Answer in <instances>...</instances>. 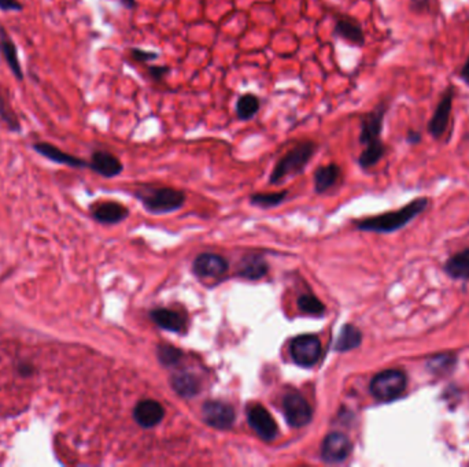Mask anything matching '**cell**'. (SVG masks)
I'll return each mask as SVG.
<instances>
[{
  "mask_svg": "<svg viewBox=\"0 0 469 467\" xmlns=\"http://www.w3.org/2000/svg\"><path fill=\"white\" fill-rule=\"evenodd\" d=\"M428 203H429V200L426 197L414 199L407 205L402 207L400 210L362 219L357 223V227L359 230L374 231V233L395 231V230L406 226L418 214H421L428 207Z\"/></svg>",
  "mask_w": 469,
  "mask_h": 467,
  "instance_id": "1",
  "label": "cell"
},
{
  "mask_svg": "<svg viewBox=\"0 0 469 467\" xmlns=\"http://www.w3.org/2000/svg\"><path fill=\"white\" fill-rule=\"evenodd\" d=\"M315 149L317 145L313 141H303L300 144H296L284 156L278 159V162L272 170L269 182L278 184L288 177H293L303 173L307 163L313 157Z\"/></svg>",
  "mask_w": 469,
  "mask_h": 467,
  "instance_id": "2",
  "label": "cell"
},
{
  "mask_svg": "<svg viewBox=\"0 0 469 467\" xmlns=\"http://www.w3.org/2000/svg\"><path fill=\"white\" fill-rule=\"evenodd\" d=\"M136 197L143 203L144 208L152 214H167L182 207L185 194L181 190L167 186H144L136 192Z\"/></svg>",
  "mask_w": 469,
  "mask_h": 467,
  "instance_id": "3",
  "label": "cell"
},
{
  "mask_svg": "<svg viewBox=\"0 0 469 467\" xmlns=\"http://www.w3.org/2000/svg\"><path fill=\"white\" fill-rule=\"evenodd\" d=\"M407 386V377L402 370L389 368L376 374L369 385L372 396L378 401H392L402 396Z\"/></svg>",
  "mask_w": 469,
  "mask_h": 467,
  "instance_id": "4",
  "label": "cell"
},
{
  "mask_svg": "<svg viewBox=\"0 0 469 467\" xmlns=\"http://www.w3.org/2000/svg\"><path fill=\"white\" fill-rule=\"evenodd\" d=\"M289 353L298 366L313 367L321 356V341L314 334L296 336L289 344Z\"/></svg>",
  "mask_w": 469,
  "mask_h": 467,
  "instance_id": "5",
  "label": "cell"
},
{
  "mask_svg": "<svg viewBox=\"0 0 469 467\" xmlns=\"http://www.w3.org/2000/svg\"><path fill=\"white\" fill-rule=\"evenodd\" d=\"M454 96H455V89L454 86H447L444 89V92L442 93L435 111L428 122V133L435 138H440L443 137V134L446 133L448 123H450V118H451V111H453V104H454Z\"/></svg>",
  "mask_w": 469,
  "mask_h": 467,
  "instance_id": "6",
  "label": "cell"
},
{
  "mask_svg": "<svg viewBox=\"0 0 469 467\" xmlns=\"http://www.w3.org/2000/svg\"><path fill=\"white\" fill-rule=\"evenodd\" d=\"M388 111V103H378L372 111L365 114L361 119V130H359V142L362 145H368L372 142L381 141V131L384 126V118Z\"/></svg>",
  "mask_w": 469,
  "mask_h": 467,
  "instance_id": "7",
  "label": "cell"
},
{
  "mask_svg": "<svg viewBox=\"0 0 469 467\" xmlns=\"http://www.w3.org/2000/svg\"><path fill=\"white\" fill-rule=\"evenodd\" d=\"M282 411L288 425L292 427H303L310 423L313 418L311 407L306 399L296 392H288L284 396Z\"/></svg>",
  "mask_w": 469,
  "mask_h": 467,
  "instance_id": "8",
  "label": "cell"
},
{
  "mask_svg": "<svg viewBox=\"0 0 469 467\" xmlns=\"http://www.w3.org/2000/svg\"><path fill=\"white\" fill-rule=\"evenodd\" d=\"M202 418L208 426L226 430L233 426L236 415L230 404L217 400H207L202 405Z\"/></svg>",
  "mask_w": 469,
  "mask_h": 467,
  "instance_id": "9",
  "label": "cell"
},
{
  "mask_svg": "<svg viewBox=\"0 0 469 467\" xmlns=\"http://www.w3.org/2000/svg\"><path fill=\"white\" fill-rule=\"evenodd\" d=\"M352 444L350 438L339 431L329 433L321 444V459L325 463H341L351 453Z\"/></svg>",
  "mask_w": 469,
  "mask_h": 467,
  "instance_id": "10",
  "label": "cell"
},
{
  "mask_svg": "<svg viewBox=\"0 0 469 467\" xmlns=\"http://www.w3.org/2000/svg\"><path fill=\"white\" fill-rule=\"evenodd\" d=\"M247 419H248V425L251 426V429L262 440L272 441L277 437L278 427L276 425V420L263 405L261 404L252 405L247 412Z\"/></svg>",
  "mask_w": 469,
  "mask_h": 467,
  "instance_id": "11",
  "label": "cell"
},
{
  "mask_svg": "<svg viewBox=\"0 0 469 467\" xmlns=\"http://www.w3.org/2000/svg\"><path fill=\"white\" fill-rule=\"evenodd\" d=\"M228 262L225 257L215 253H202L192 264V271L199 278H215L222 275L228 270Z\"/></svg>",
  "mask_w": 469,
  "mask_h": 467,
  "instance_id": "12",
  "label": "cell"
},
{
  "mask_svg": "<svg viewBox=\"0 0 469 467\" xmlns=\"http://www.w3.org/2000/svg\"><path fill=\"white\" fill-rule=\"evenodd\" d=\"M165 416V409L160 403L155 400H141L133 409V418L141 427H154Z\"/></svg>",
  "mask_w": 469,
  "mask_h": 467,
  "instance_id": "13",
  "label": "cell"
},
{
  "mask_svg": "<svg viewBox=\"0 0 469 467\" xmlns=\"http://www.w3.org/2000/svg\"><path fill=\"white\" fill-rule=\"evenodd\" d=\"M89 167L95 173L103 175L106 178H112V177L121 174V171L123 170L121 160L115 155H112L111 152H107V151H95L92 153Z\"/></svg>",
  "mask_w": 469,
  "mask_h": 467,
  "instance_id": "14",
  "label": "cell"
},
{
  "mask_svg": "<svg viewBox=\"0 0 469 467\" xmlns=\"http://www.w3.org/2000/svg\"><path fill=\"white\" fill-rule=\"evenodd\" d=\"M335 36L344 38L346 41L362 47L365 44V33L362 26L357 19L348 15L339 16L335 22V29H333Z\"/></svg>",
  "mask_w": 469,
  "mask_h": 467,
  "instance_id": "15",
  "label": "cell"
},
{
  "mask_svg": "<svg viewBox=\"0 0 469 467\" xmlns=\"http://www.w3.org/2000/svg\"><path fill=\"white\" fill-rule=\"evenodd\" d=\"M149 316L155 325L169 331L181 333L187 327V318L182 314L169 308H155L149 312Z\"/></svg>",
  "mask_w": 469,
  "mask_h": 467,
  "instance_id": "16",
  "label": "cell"
},
{
  "mask_svg": "<svg viewBox=\"0 0 469 467\" xmlns=\"http://www.w3.org/2000/svg\"><path fill=\"white\" fill-rule=\"evenodd\" d=\"M34 151L38 152L41 156L55 162V163H60V164H66L70 167H89V163H86L85 160L75 157L70 153H66L63 151H60L58 147L49 144V142H36L33 145Z\"/></svg>",
  "mask_w": 469,
  "mask_h": 467,
  "instance_id": "17",
  "label": "cell"
},
{
  "mask_svg": "<svg viewBox=\"0 0 469 467\" xmlns=\"http://www.w3.org/2000/svg\"><path fill=\"white\" fill-rule=\"evenodd\" d=\"M92 215L100 223L114 225L128 216V208L117 201H103L93 205Z\"/></svg>",
  "mask_w": 469,
  "mask_h": 467,
  "instance_id": "18",
  "label": "cell"
},
{
  "mask_svg": "<svg viewBox=\"0 0 469 467\" xmlns=\"http://www.w3.org/2000/svg\"><path fill=\"white\" fill-rule=\"evenodd\" d=\"M170 383L173 389L176 390V393L185 399L196 396L202 388L200 379L195 374L188 373V371H178L173 374Z\"/></svg>",
  "mask_w": 469,
  "mask_h": 467,
  "instance_id": "19",
  "label": "cell"
},
{
  "mask_svg": "<svg viewBox=\"0 0 469 467\" xmlns=\"http://www.w3.org/2000/svg\"><path fill=\"white\" fill-rule=\"evenodd\" d=\"M0 52H1V55L7 63L8 68L14 74V77L19 81L23 79V73H22V67H21V63L18 59L15 44L3 27H0Z\"/></svg>",
  "mask_w": 469,
  "mask_h": 467,
  "instance_id": "20",
  "label": "cell"
},
{
  "mask_svg": "<svg viewBox=\"0 0 469 467\" xmlns=\"http://www.w3.org/2000/svg\"><path fill=\"white\" fill-rule=\"evenodd\" d=\"M267 273V263L263 257L256 255H248L241 259L237 274L247 279H259Z\"/></svg>",
  "mask_w": 469,
  "mask_h": 467,
  "instance_id": "21",
  "label": "cell"
},
{
  "mask_svg": "<svg viewBox=\"0 0 469 467\" xmlns=\"http://www.w3.org/2000/svg\"><path fill=\"white\" fill-rule=\"evenodd\" d=\"M446 273L461 281H469V248L453 255L444 264Z\"/></svg>",
  "mask_w": 469,
  "mask_h": 467,
  "instance_id": "22",
  "label": "cell"
},
{
  "mask_svg": "<svg viewBox=\"0 0 469 467\" xmlns=\"http://www.w3.org/2000/svg\"><path fill=\"white\" fill-rule=\"evenodd\" d=\"M340 177V167L335 163L320 166L314 171V189L318 193H324L330 189Z\"/></svg>",
  "mask_w": 469,
  "mask_h": 467,
  "instance_id": "23",
  "label": "cell"
},
{
  "mask_svg": "<svg viewBox=\"0 0 469 467\" xmlns=\"http://www.w3.org/2000/svg\"><path fill=\"white\" fill-rule=\"evenodd\" d=\"M361 342H362L361 330L357 326L347 323L340 329L337 338L333 344V349L337 352H347L359 346Z\"/></svg>",
  "mask_w": 469,
  "mask_h": 467,
  "instance_id": "24",
  "label": "cell"
},
{
  "mask_svg": "<svg viewBox=\"0 0 469 467\" xmlns=\"http://www.w3.org/2000/svg\"><path fill=\"white\" fill-rule=\"evenodd\" d=\"M261 100L254 93H244L236 100L234 111L239 121H251L259 111Z\"/></svg>",
  "mask_w": 469,
  "mask_h": 467,
  "instance_id": "25",
  "label": "cell"
},
{
  "mask_svg": "<svg viewBox=\"0 0 469 467\" xmlns=\"http://www.w3.org/2000/svg\"><path fill=\"white\" fill-rule=\"evenodd\" d=\"M384 155H385V145H384L383 140L377 141V142L368 144V145H365V149L361 152V155L358 157V164L365 170L370 168L374 164H377L383 159Z\"/></svg>",
  "mask_w": 469,
  "mask_h": 467,
  "instance_id": "26",
  "label": "cell"
},
{
  "mask_svg": "<svg viewBox=\"0 0 469 467\" xmlns=\"http://www.w3.org/2000/svg\"><path fill=\"white\" fill-rule=\"evenodd\" d=\"M156 355H158V360L166 366V367H171L176 366L182 356V352L180 349H177L173 345H167V344H160L156 348Z\"/></svg>",
  "mask_w": 469,
  "mask_h": 467,
  "instance_id": "27",
  "label": "cell"
},
{
  "mask_svg": "<svg viewBox=\"0 0 469 467\" xmlns=\"http://www.w3.org/2000/svg\"><path fill=\"white\" fill-rule=\"evenodd\" d=\"M287 197V192H274V193H255L251 196V203L259 207H276L281 204Z\"/></svg>",
  "mask_w": 469,
  "mask_h": 467,
  "instance_id": "28",
  "label": "cell"
},
{
  "mask_svg": "<svg viewBox=\"0 0 469 467\" xmlns=\"http://www.w3.org/2000/svg\"><path fill=\"white\" fill-rule=\"evenodd\" d=\"M298 307L302 312L310 315H322L325 305L314 294H302L298 299Z\"/></svg>",
  "mask_w": 469,
  "mask_h": 467,
  "instance_id": "29",
  "label": "cell"
},
{
  "mask_svg": "<svg viewBox=\"0 0 469 467\" xmlns=\"http://www.w3.org/2000/svg\"><path fill=\"white\" fill-rule=\"evenodd\" d=\"M0 118L7 123L10 130H12V131H19L21 130V125H19L18 119L15 118L12 111L7 107V104L4 103L1 96H0Z\"/></svg>",
  "mask_w": 469,
  "mask_h": 467,
  "instance_id": "30",
  "label": "cell"
},
{
  "mask_svg": "<svg viewBox=\"0 0 469 467\" xmlns=\"http://www.w3.org/2000/svg\"><path fill=\"white\" fill-rule=\"evenodd\" d=\"M454 363H455V357L454 356L437 355V356H433L429 360V367H431V370H433L436 373H440L442 370L447 371Z\"/></svg>",
  "mask_w": 469,
  "mask_h": 467,
  "instance_id": "31",
  "label": "cell"
},
{
  "mask_svg": "<svg viewBox=\"0 0 469 467\" xmlns=\"http://www.w3.org/2000/svg\"><path fill=\"white\" fill-rule=\"evenodd\" d=\"M130 56L136 62L147 63V62H152V60L158 59L159 55L155 51H147V49H141V48H132L130 49Z\"/></svg>",
  "mask_w": 469,
  "mask_h": 467,
  "instance_id": "32",
  "label": "cell"
},
{
  "mask_svg": "<svg viewBox=\"0 0 469 467\" xmlns=\"http://www.w3.org/2000/svg\"><path fill=\"white\" fill-rule=\"evenodd\" d=\"M167 73H170V67L169 66H149L148 67V75L155 79V81H160Z\"/></svg>",
  "mask_w": 469,
  "mask_h": 467,
  "instance_id": "33",
  "label": "cell"
},
{
  "mask_svg": "<svg viewBox=\"0 0 469 467\" xmlns=\"http://www.w3.org/2000/svg\"><path fill=\"white\" fill-rule=\"evenodd\" d=\"M1 11H21L22 4L18 0H0Z\"/></svg>",
  "mask_w": 469,
  "mask_h": 467,
  "instance_id": "34",
  "label": "cell"
},
{
  "mask_svg": "<svg viewBox=\"0 0 469 467\" xmlns=\"http://www.w3.org/2000/svg\"><path fill=\"white\" fill-rule=\"evenodd\" d=\"M431 4V0H410V10L413 12H424L425 10H428Z\"/></svg>",
  "mask_w": 469,
  "mask_h": 467,
  "instance_id": "35",
  "label": "cell"
},
{
  "mask_svg": "<svg viewBox=\"0 0 469 467\" xmlns=\"http://www.w3.org/2000/svg\"><path fill=\"white\" fill-rule=\"evenodd\" d=\"M458 75H459L461 81L465 82L469 86V55H468L466 60L464 62V64L461 66V68L458 71Z\"/></svg>",
  "mask_w": 469,
  "mask_h": 467,
  "instance_id": "36",
  "label": "cell"
},
{
  "mask_svg": "<svg viewBox=\"0 0 469 467\" xmlns=\"http://www.w3.org/2000/svg\"><path fill=\"white\" fill-rule=\"evenodd\" d=\"M406 141L411 145L414 144H418L421 141V133L418 130H414V129H409L407 133H406Z\"/></svg>",
  "mask_w": 469,
  "mask_h": 467,
  "instance_id": "37",
  "label": "cell"
},
{
  "mask_svg": "<svg viewBox=\"0 0 469 467\" xmlns=\"http://www.w3.org/2000/svg\"><path fill=\"white\" fill-rule=\"evenodd\" d=\"M18 370H19V373H21L22 375H30V374L33 373V367H32V364H29V363H21V364L18 366Z\"/></svg>",
  "mask_w": 469,
  "mask_h": 467,
  "instance_id": "38",
  "label": "cell"
},
{
  "mask_svg": "<svg viewBox=\"0 0 469 467\" xmlns=\"http://www.w3.org/2000/svg\"><path fill=\"white\" fill-rule=\"evenodd\" d=\"M121 3L126 8H134V5H136V0H121Z\"/></svg>",
  "mask_w": 469,
  "mask_h": 467,
  "instance_id": "39",
  "label": "cell"
}]
</instances>
